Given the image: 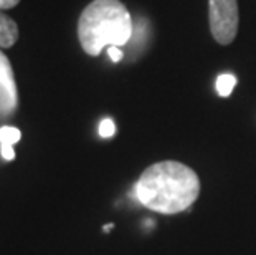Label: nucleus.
I'll return each instance as SVG.
<instances>
[{
  "label": "nucleus",
  "instance_id": "obj_1",
  "mask_svg": "<svg viewBox=\"0 0 256 255\" xmlns=\"http://www.w3.org/2000/svg\"><path fill=\"white\" fill-rule=\"evenodd\" d=\"M134 192L147 209L160 214H177L197 200L200 179L197 172L182 162L160 161L142 172Z\"/></svg>",
  "mask_w": 256,
  "mask_h": 255
},
{
  "label": "nucleus",
  "instance_id": "obj_2",
  "mask_svg": "<svg viewBox=\"0 0 256 255\" xmlns=\"http://www.w3.org/2000/svg\"><path fill=\"white\" fill-rule=\"evenodd\" d=\"M132 34V19L121 0H92L78 20L80 45L91 57L100 55L106 45H126Z\"/></svg>",
  "mask_w": 256,
  "mask_h": 255
},
{
  "label": "nucleus",
  "instance_id": "obj_3",
  "mask_svg": "<svg viewBox=\"0 0 256 255\" xmlns=\"http://www.w3.org/2000/svg\"><path fill=\"white\" fill-rule=\"evenodd\" d=\"M208 20L214 39L220 45H230L240 25L238 0H208Z\"/></svg>",
  "mask_w": 256,
  "mask_h": 255
},
{
  "label": "nucleus",
  "instance_id": "obj_4",
  "mask_svg": "<svg viewBox=\"0 0 256 255\" xmlns=\"http://www.w3.org/2000/svg\"><path fill=\"white\" fill-rule=\"evenodd\" d=\"M18 105L17 83L8 58L0 52V118L14 115Z\"/></svg>",
  "mask_w": 256,
  "mask_h": 255
},
{
  "label": "nucleus",
  "instance_id": "obj_5",
  "mask_svg": "<svg viewBox=\"0 0 256 255\" xmlns=\"http://www.w3.org/2000/svg\"><path fill=\"white\" fill-rule=\"evenodd\" d=\"M18 34L17 22L4 14V10H0V48L14 47L18 40Z\"/></svg>",
  "mask_w": 256,
  "mask_h": 255
},
{
  "label": "nucleus",
  "instance_id": "obj_6",
  "mask_svg": "<svg viewBox=\"0 0 256 255\" xmlns=\"http://www.w3.org/2000/svg\"><path fill=\"white\" fill-rule=\"evenodd\" d=\"M236 85V78L233 75H220L216 80V91L220 93V96H230L233 88Z\"/></svg>",
  "mask_w": 256,
  "mask_h": 255
},
{
  "label": "nucleus",
  "instance_id": "obj_7",
  "mask_svg": "<svg viewBox=\"0 0 256 255\" xmlns=\"http://www.w3.org/2000/svg\"><path fill=\"white\" fill-rule=\"evenodd\" d=\"M22 138L20 129L12 128V126H4L0 128V143L2 144H10L14 146L15 143H18Z\"/></svg>",
  "mask_w": 256,
  "mask_h": 255
},
{
  "label": "nucleus",
  "instance_id": "obj_8",
  "mask_svg": "<svg viewBox=\"0 0 256 255\" xmlns=\"http://www.w3.org/2000/svg\"><path fill=\"white\" fill-rule=\"evenodd\" d=\"M114 131H116V128H114L112 119H102L100 124L101 138H111V136H114Z\"/></svg>",
  "mask_w": 256,
  "mask_h": 255
},
{
  "label": "nucleus",
  "instance_id": "obj_9",
  "mask_svg": "<svg viewBox=\"0 0 256 255\" xmlns=\"http://www.w3.org/2000/svg\"><path fill=\"white\" fill-rule=\"evenodd\" d=\"M108 55H110V58L112 60L114 63H118V62H121V60H122L124 53L119 50V47H110V52H108Z\"/></svg>",
  "mask_w": 256,
  "mask_h": 255
},
{
  "label": "nucleus",
  "instance_id": "obj_10",
  "mask_svg": "<svg viewBox=\"0 0 256 255\" xmlns=\"http://www.w3.org/2000/svg\"><path fill=\"white\" fill-rule=\"evenodd\" d=\"M2 156H4V159L12 161L14 157H15V151H14L12 146H10V144H2Z\"/></svg>",
  "mask_w": 256,
  "mask_h": 255
},
{
  "label": "nucleus",
  "instance_id": "obj_11",
  "mask_svg": "<svg viewBox=\"0 0 256 255\" xmlns=\"http://www.w3.org/2000/svg\"><path fill=\"white\" fill-rule=\"evenodd\" d=\"M20 4V0H0V10H8L17 7Z\"/></svg>",
  "mask_w": 256,
  "mask_h": 255
}]
</instances>
